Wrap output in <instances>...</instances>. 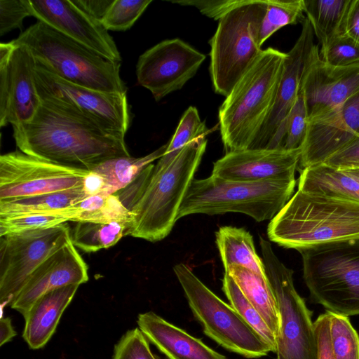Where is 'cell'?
I'll list each match as a JSON object with an SVG mask.
<instances>
[{"mask_svg": "<svg viewBox=\"0 0 359 359\" xmlns=\"http://www.w3.org/2000/svg\"><path fill=\"white\" fill-rule=\"evenodd\" d=\"M83 186L88 196L96 195L104 196V182L98 174L93 171H90L86 177Z\"/></svg>", "mask_w": 359, "mask_h": 359, "instance_id": "47", "label": "cell"}, {"mask_svg": "<svg viewBox=\"0 0 359 359\" xmlns=\"http://www.w3.org/2000/svg\"><path fill=\"white\" fill-rule=\"evenodd\" d=\"M308 120L343 104L359 93V62L334 67L320 58L316 45L306 64L302 82Z\"/></svg>", "mask_w": 359, "mask_h": 359, "instance_id": "19", "label": "cell"}, {"mask_svg": "<svg viewBox=\"0 0 359 359\" xmlns=\"http://www.w3.org/2000/svg\"><path fill=\"white\" fill-rule=\"evenodd\" d=\"M112 359H158L151 352L148 339L139 329L128 330L114 346Z\"/></svg>", "mask_w": 359, "mask_h": 359, "instance_id": "39", "label": "cell"}, {"mask_svg": "<svg viewBox=\"0 0 359 359\" xmlns=\"http://www.w3.org/2000/svg\"><path fill=\"white\" fill-rule=\"evenodd\" d=\"M71 238L67 222L0 236V300L10 306L29 277Z\"/></svg>", "mask_w": 359, "mask_h": 359, "instance_id": "12", "label": "cell"}, {"mask_svg": "<svg viewBox=\"0 0 359 359\" xmlns=\"http://www.w3.org/2000/svg\"><path fill=\"white\" fill-rule=\"evenodd\" d=\"M298 189L359 203V182L323 163L300 170Z\"/></svg>", "mask_w": 359, "mask_h": 359, "instance_id": "25", "label": "cell"}, {"mask_svg": "<svg viewBox=\"0 0 359 359\" xmlns=\"http://www.w3.org/2000/svg\"><path fill=\"white\" fill-rule=\"evenodd\" d=\"M311 299L326 311L359 315V238L317 244L297 250Z\"/></svg>", "mask_w": 359, "mask_h": 359, "instance_id": "6", "label": "cell"}, {"mask_svg": "<svg viewBox=\"0 0 359 359\" xmlns=\"http://www.w3.org/2000/svg\"><path fill=\"white\" fill-rule=\"evenodd\" d=\"M88 280V265L71 238L46 258L29 277L10 306L25 316L35 302L55 289Z\"/></svg>", "mask_w": 359, "mask_h": 359, "instance_id": "21", "label": "cell"}, {"mask_svg": "<svg viewBox=\"0 0 359 359\" xmlns=\"http://www.w3.org/2000/svg\"><path fill=\"white\" fill-rule=\"evenodd\" d=\"M301 149H247L226 153L213 164L212 175L237 182L295 181Z\"/></svg>", "mask_w": 359, "mask_h": 359, "instance_id": "20", "label": "cell"}, {"mask_svg": "<svg viewBox=\"0 0 359 359\" xmlns=\"http://www.w3.org/2000/svg\"><path fill=\"white\" fill-rule=\"evenodd\" d=\"M222 290L230 305L263 337L269 346L271 351L276 353V337L257 310L243 294L231 276L225 272L222 279Z\"/></svg>", "mask_w": 359, "mask_h": 359, "instance_id": "33", "label": "cell"}, {"mask_svg": "<svg viewBox=\"0 0 359 359\" xmlns=\"http://www.w3.org/2000/svg\"><path fill=\"white\" fill-rule=\"evenodd\" d=\"M266 0H244L219 20L210 40V74L215 93L227 97L262 52L259 28Z\"/></svg>", "mask_w": 359, "mask_h": 359, "instance_id": "8", "label": "cell"}, {"mask_svg": "<svg viewBox=\"0 0 359 359\" xmlns=\"http://www.w3.org/2000/svg\"><path fill=\"white\" fill-rule=\"evenodd\" d=\"M17 335L15 331L11 319L9 317H1L0 320V346L9 342Z\"/></svg>", "mask_w": 359, "mask_h": 359, "instance_id": "48", "label": "cell"}, {"mask_svg": "<svg viewBox=\"0 0 359 359\" xmlns=\"http://www.w3.org/2000/svg\"><path fill=\"white\" fill-rule=\"evenodd\" d=\"M131 223L126 221L76 222L71 234L76 248L85 252H94L116 244L128 236Z\"/></svg>", "mask_w": 359, "mask_h": 359, "instance_id": "30", "label": "cell"}, {"mask_svg": "<svg viewBox=\"0 0 359 359\" xmlns=\"http://www.w3.org/2000/svg\"><path fill=\"white\" fill-rule=\"evenodd\" d=\"M205 58V55L180 39L162 41L139 57L137 82L158 101L180 90L196 74Z\"/></svg>", "mask_w": 359, "mask_h": 359, "instance_id": "15", "label": "cell"}, {"mask_svg": "<svg viewBox=\"0 0 359 359\" xmlns=\"http://www.w3.org/2000/svg\"><path fill=\"white\" fill-rule=\"evenodd\" d=\"M79 287L69 285L43 294L23 316L25 323L22 338L31 349L41 348L48 343Z\"/></svg>", "mask_w": 359, "mask_h": 359, "instance_id": "23", "label": "cell"}, {"mask_svg": "<svg viewBox=\"0 0 359 359\" xmlns=\"http://www.w3.org/2000/svg\"><path fill=\"white\" fill-rule=\"evenodd\" d=\"M67 222V219L57 215L26 214L0 217V236L50 228Z\"/></svg>", "mask_w": 359, "mask_h": 359, "instance_id": "36", "label": "cell"}, {"mask_svg": "<svg viewBox=\"0 0 359 359\" xmlns=\"http://www.w3.org/2000/svg\"><path fill=\"white\" fill-rule=\"evenodd\" d=\"M225 273L231 276L277 339L280 327L279 312L267 277L238 265L231 266Z\"/></svg>", "mask_w": 359, "mask_h": 359, "instance_id": "24", "label": "cell"}, {"mask_svg": "<svg viewBox=\"0 0 359 359\" xmlns=\"http://www.w3.org/2000/svg\"><path fill=\"white\" fill-rule=\"evenodd\" d=\"M330 313V336L335 359H359V336L348 317Z\"/></svg>", "mask_w": 359, "mask_h": 359, "instance_id": "34", "label": "cell"}, {"mask_svg": "<svg viewBox=\"0 0 359 359\" xmlns=\"http://www.w3.org/2000/svg\"><path fill=\"white\" fill-rule=\"evenodd\" d=\"M151 2V0H114L101 22L108 31L129 29Z\"/></svg>", "mask_w": 359, "mask_h": 359, "instance_id": "35", "label": "cell"}, {"mask_svg": "<svg viewBox=\"0 0 359 359\" xmlns=\"http://www.w3.org/2000/svg\"><path fill=\"white\" fill-rule=\"evenodd\" d=\"M286 53L269 47L238 81L218 111L226 153L250 149L273 104Z\"/></svg>", "mask_w": 359, "mask_h": 359, "instance_id": "3", "label": "cell"}, {"mask_svg": "<svg viewBox=\"0 0 359 359\" xmlns=\"http://www.w3.org/2000/svg\"><path fill=\"white\" fill-rule=\"evenodd\" d=\"M137 323L147 339L168 359H227L152 311L139 314Z\"/></svg>", "mask_w": 359, "mask_h": 359, "instance_id": "22", "label": "cell"}, {"mask_svg": "<svg viewBox=\"0 0 359 359\" xmlns=\"http://www.w3.org/2000/svg\"><path fill=\"white\" fill-rule=\"evenodd\" d=\"M25 46L37 63L70 83L99 91L126 95L121 62L94 50L37 21L14 40Z\"/></svg>", "mask_w": 359, "mask_h": 359, "instance_id": "4", "label": "cell"}, {"mask_svg": "<svg viewBox=\"0 0 359 359\" xmlns=\"http://www.w3.org/2000/svg\"><path fill=\"white\" fill-rule=\"evenodd\" d=\"M359 138V93L327 112L308 120L301 146L300 170L323 163Z\"/></svg>", "mask_w": 359, "mask_h": 359, "instance_id": "17", "label": "cell"}, {"mask_svg": "<svg viewBox=\"0 0 359 359\" xmlns=\"http://www.w3.org/2000/svg\"><path fill=\"white\" fill-rule=\"evenodd\" d=\"M154 168V165H149L131 183L114 194L130 212L149 184Z\"/></svg>", "mask_w": 359, "mask_h": 359, "instance_id": "42", "label": "cell"}, {"mask_svg": "<svg viewBox=\"0 0 359 359\" xmlns=\"http://www.w3.org/2000/svg\"><path fill=\"white\" fill-rule=\"evenodd\" d=\"M299 36L286 53L282 75L271 110L250 149H281L288 115L301 88L302 76L316 44L310 22L302 23Z\"/></svg>", "mask_w": 359, "mask_h": 359, "instance_id": "16", "label": "cell"}, {"mask_svg": "<svg viewBox=\"0 0 359 359\" xmlns=\"http://www.w3.org/2000/svg\"><path fill=\"white\" fill-rule=\"evenodd\" d=\"M307 126V107L303 91L300 88L287 117L283 148L289 150L301 148L306 135Z\"/></svg>", "mask_w": 359, "mask_h": 359, "instance_id": "37", "label": "cell"}, {"mask_svg": "<svg viewBox=\"0 0 359 359\" xmlns=\"http://www.w3.org/2000/svg\"><path fill=\"white\" fill-rule=\"evenodd\" d=\"M352 0H303L304 11L314 35L325 48L341 34L344 20Z\"/></svg>", "mask_w": 359, "mask_h": 359, "instance_id": "28", "label": "cell"}, {"mask_svg": "<svg viewBox=\"0 0 359 359\" xmlns=\"http://www.w3.org/2000/svg\"><path fill=\"white\" fill-rule=\"evenodd\" d=\"M323 164L341 170L359 169V138L332 155Z\"/></svg>", "mask_w": 359, "mask_h": 359, "instance_id": "44", "label": "cell"}, {"mask_svg": "<svg viewBox=\"0 0 359 359\" xmlns=\"http://www.w3.org/2000/svg\"><path fill=\"white\" fill-rule=\"evenodd\" d=\"M13 129L20 151L64 166L90 171L107 160L130 156L125 135L43 100L32 120Z\"/></svg>", "mask_w": 359, "mask_h": 359, "instance_id": "1", "label": "cell"}, {"mask_svg": "<svg viewBox=\"0 0 359 359\" xmlns=\"http://www.w3.org/2000/svg\"><path fill=\"white\" fill-rule=\"evenodd\" d=\"M72 1L88 15L101 22L114 0H72Z\"/></svg>", "mask_w": 359, "mask_h": 359, "instance_id": "46", "label": "cell"}, {"mask_svg": "<svg viewBox=\"0 0 359 359\" xmlns=\"http://www.w3.org/2000/svg\"><path fill=\"white\" fill-rule=\"evenodd\" d=\"M313 325L317 359H335L330 336V313L327 311L322 313L316 318Z\"/></svg>", "mask_w": 359, "mask_h": 359, "instance_id": "43", "label": "cell"}, {"mask_svg": "<svg viewBox=\"0 0 359 359\" xmlns=\"http://www.w3.org/2000/svg\"><path fill=\"white\" fill-rule=\"evenodd\" d=\"M36 60L14 40L0 44V126L29 121L41 100L35 82Z\"/></svg>", "mask_w": 359, "mask_h": 359, "instance_id": "14", "label": "cell"}, {"mask_svg": "<svg viewBox=\"0 0 359 359\" xmlns=\"http://www.w3.org/2000/svg\"><path fill=\"white\" fill-rule=\"evenodd\" d=\"M89 172L44 161L19 149L8 152L0 156V200L81 187Z\"/></svg>", "mask_w": 359, "mask_h": 359, "instance_id": "13", "label": "cell"}, {"mask_svg": "<svg viewBox=\"0 0 359 359\" xmlns=\"http://www.w3.org/2000/svg\"><path fill=\"white\" fill-rule=\"evenodd\" d=\"M346 173L354 177L359 182V169L343 170Z\"/></svg>", "mask_w": 359, "mask_h": 359, "instance_id": "49", "label": "cell"}, {"mask_svg": "<svg viewBox=\"0 0 359 359\" xmlns=\"http://www.w3.org/2000/svg\"><path fill=\"white\" fill-rule=\"evenodd\" d=\"M215 236L225 272L238 265L266 277L263 260L257 253L253 238L248 231L224 226L219 227Z\"/></svg>", "mask_w": 359, "mask_h": 359, "instance_id": "26", "label": "cell"}, {"mask_svg": "<svg viewBox=\"0 0 359 359\" xmlns=\"http://www.w3.org/2000/svg\"><path fill=\"white\" fill-rule=\"evenodd\" d=\"M168 143L143 157L123 156L107 160L90 171L98 174L105 184L104 196H108L131 183L154 161L164 154Z\"/></svg>", "mask_w": 359, "mask_h": 359, "instance_id": "29", "label": "cell"}, {"mask_svg": "<svg viewBox=\"0 0 359 359\" xmlns=\"http://www.w3.org/2000/svg\"><path fill=\"white\" fill-rule=\"evenodd\" d=\"M34 76L41 100L108 130L126 135L130 123L126 95L99 91L70 83L37 62Z\"/></svg>", "mask_w": 359, "mask_h": 359, "instance_id": "11", "label": "cell"}, {"mask_svg": "<svg viewBox=\"0 0 359 359\" xmlns=\"http://www.w3.org/2000/svg\"><path fill=\"white\" fill-rule=\"evenodd\" d=\"M88 197L83 186L33 196L0 200V217L26 214L57 215Z\"/></svg>", "mask_w": 359, "mask_h": 359, "instance_id": "27", "label": "cell"}, {"mask_svg": "<svg viewBox=\"0 0 359 359\" xmlns=\"http://www.w3.org/2000/svg\"><path fill=\"white\" fill-rule=\"evenodd\" d=\"M320 56L326 64L344 67L359 62V44L344 34H340L325 48H320Z\"/></svg>", "mask_w": 359, "mask_h": 359, "instance_id": "38", "label": "cell"}, {"mask_svg": "<svg viewBox=\"0 0 359 359\" xmlns=\"http://www.w3.org/2000/svg\"><path fill=\"white\" fill-rule=\"evenodd\" d=\"M244 0H175L173 4L194 6L205 16L219 20L232 9L241 4Z\"/></svg>", "mask_w": 359, "mask_h": 359, "instance_id": "41", "label": "cell"}, {"mask_svg": "<svg viewBox=\"0 0 359 359\" xmlns=\"http://www.w3.org/2000/svg\"><path fill=\"white\" fill-rule=\"evenodd\" d=\"M303 0H266V10L259 33L260 46L276 32L284 26L302 23Z\"/></svg>", "mask_w": 359, "mask_h": 359, "instance_id": "31", "label": "cell"}, {"mask_svg": "<svg viewBox=\"0 0 359 359\" xmlns=\"http://www.w3.org/2000/svg\"><path fill=\"white\" fill-rule=\"evenodd\" d=\"M189 307L204 333L223 348L248 358L266 355L263 337L231 306L212 292L184 264L173 267Z\"/></svg>", "mask_w": 359, "mask_h": 359, "instance_id": "9", "label": "cell"}, {"mask_svg": "<svg viewBox=\"0 0 359 359\" xmlns=\"http://www.w3.org/2000/svg\"><path fill=\"white\" fill-rule=\"evenodd\" d=\"M210 131L201 121L195 107L190 106L182 115L176 130L168 143L166 150L154 165V170H158L169 164L191 141L206 136Z\"/></svg>", "mask_w": 359, "mask_h": 359, "instance_id": "32", "label": "cell"}, {"mask_svg": "<svg viewBox=\"0 0 359 359\" xmlns=\"http://www.w3.org/2000/svg\"><path fill=\"white\" fill-rule=\"evenodd\" d=\"M296 180L245 182L211 175L194 179L180 205L177 219L196 213L245 214L257 222L271 220L291 198Z\"/></svg>", "mask_w": 359, "mask_h": 359, "instance_id": "7", "label": "cell"}, {"mask_svg": "<svg viewBox=\"0 0 359 359\" xmlns=\"http://www.w3.org/2000/svg\"><path fill=\"white\" fill-rule=\"evenodd\" d=\"M28 3L32 16L38 21L111 61L121 62L109 31L72 0H28Z\"/></svg>", "mask_w": 359, "mask_h": 359, "instance_id": "18", "label": "cell"}, {"mask_svg": "<svg viewBox=\"0 0 359 359\" xmlns=\"http://www.w3.org/2000/svg\"><path fill=\"white\" fill-rule=\"evenodd\" d=\"M28 16H32L28 0H0V35L20 28Z\"/></svg>", "mask_w": 359, "mask_h": 359, "instance_id": "40", "label": "cell"}, {"mask_svg": "<svg viewBox=\"0 0 359 359\" xmlns=\"http://www.w3.org/2000/svg\"><path fill=\"white\" fill-rule=\"evenodd\" d=\"M207 143L205 136L200 137L186 145L166 166L153 170L149 184L131 210L128 236L157 242L170 233Z\"/></svg>", "mask_w": 359, "mask_h": 359, "instance_id": "5", "label": "cell"}, {"mask_svg": "<svg viewBox=\"0 0 359 359\" xmlns=\"http://www.w3.org/2000/svg\"><path fill=\"white\" fill-rule=\"evenodd\" d=\"M270 241L297 250L359 238V203L297 189L270 221Z\"/></svg>", "mask_w": 359, "mask_h": 359, "instance_id": "2", "label": "cell"}, {"mask_svg": "<svg viewBox=\"0 0 359 359\" xmlns=\"http://www.w3.org/2000/svg\"><path fill=\"white\" fill-rule=\"evenodd\" d=\"M259 245L266 275L279 312L277 359H317L312 313L294 287L293 271L279 260L268 241L260 237Z\"/></svg>", "mask_w": 359, "mask_h": 359, "instance_id": "10", "label": "cell"}, {"mask_svg": "<svg viewBox=\"0 0 359 359\" xmlns=\"http://www.w3.org/2000/svg\"><path fill=\"white\" fill-rule=\"evenodd\" d=\"M344 34L359 44V0H352L342 27Z\"/></svg>", "mask_w": 359, "mask_h": 359, "instance_id": "45", "label": "cell"}]
</instances>
